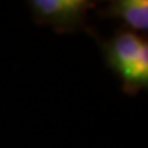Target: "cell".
<instances>
[{"label":"cell","mask_w":148,"mask_h":148,"mask_svg":"<svg viewBox=\"0 0 148 148\" xmlns=\"http://www.w3.org/2000/svg\"><path fill=\"white\" fill-rule=\"evenodd\" d=\"M38 23L51 26L56 32H73L86 23L95 3L89 0H33L29 2Z\"/></svg>","instance_id":"cell-1"},{"label":"cell","mask_w":148,"mask_h":148,"mask_svg":"<svg viewBox=\"0 0 148 148\" xmlns=\"http://www.w3.org/2000/svg\"><path fill=\"white\" fill-rule=\"evenodd\" d=\"M145 51H148L147 41L132 30H124L116 33L104 45L106 62L119 77Z\"/></svg>","instance_id":"cell-2"},{"label":"cell","mask_w":148,"mask_h":148,"mask_svg":"<svg viewBox=\"0 0 148 148\" xmlns=\"http://www.w3.org/2000/svg\"><path fill=\"white\" fill-rule=\"evenodd\" d=\"M104 15L121 20L127 27L138 32L148 29V2L147 0H116L109 5Z\"/></svg>","instance_id":"cell-3"}]
</instances>
